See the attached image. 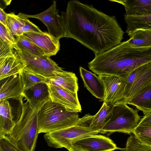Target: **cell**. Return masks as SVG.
<instances>
[{
    "instance_id": "obj_1",
    "label": "cell",
    "mask_w": 151,
    "mask_h": 151,
    "mask_svg": "<svg viewBox=\"0 0 151 151\" xmlns=\"http://www.w3.org/2000/svg\"><path fill=\"white\" fill-rule=\"evenodd\" d=\"M60 18L64 37L73 38L95 55L120 44L124 32L114 16L78 0L69 1Z\"/></svg>"
},
{
    "instance_id": "obj_2",
    "label": "cell",
    "mask_w": 151,
    "mask_h": 151,
    "mask_svg": "<svg viewBox=\"0 0 151 151\" xmlns=\"http://www.w3.org/2000/svg\"><path fill=\"white\" fill-rule=\"evenodd\" d=\"M150 62L151 46H132L127 40L96 55L88 66L96 75L116 76L125 81L134 70Z\"/></svg>"
},
{
    "instance_id": "obj_3",
    "label": "cell",
    "mask_w": 151,
    "mask_h": 151,
    "mask_svg": "<svg viewBox=\"0 0 151 151\" xmlns=\"http://www.w3.org/2000/svg\"><path fill=\"white\" fill-rule=\"evenodd\" d=\"M19 100L22 112L11 132L7 136L16 147L24 151H35L38 134V114L42 106L32 107L28 102Z\"/></svg>"
},
{
    "instance_id": "obj_4",
    "label": "cell",
    "mask_w": 151,
    "mask_h": 151,
    "mask_svg": "<svg viewBox=\"0 0 151 151\" xmlns=\"http://www.w3.org/2000/svg\"><path fill=\"white\" fill-rule=\"evenodd\" d=\"M78 112L69 111L50 100L38 114V133H47L71 126L80 119Z\"/></svg>"
},
{
    "instance_id": "obj_5",
    "label": "cell",
    "mask_w": 151,
    "mask_h": 151,
    "mask_svg": "<svg viewBox=\"0 0 151 151\" xmlns=\"http://www.w3.org/2000/svg\"><path fill=\"white\" fill-rule=\"evenodd\" d=\"M93 116L86 114L74 124L70 127L46 133L44 135L47 145L56 148L67 150L75 142L100 132L90 127Z\"/></svg>"
},
{
    "instance_id": "obj_6",
    "label": "cell",
    "mask_w": 151,
    "mask_h": 151,
    "mask_svg": "<svg viewBox=\"0 0 151 151\" xmlns=\"http://www.w3.org/2000/svg\"><path fill=\"white\" fill-rule=\"evenodd\" d=\"M140 119L137 109L130 107L121 100L113 104L112 117L100 133L107 136L116 132L130 134Z\"/></svg>"
},
{
    "instance_id": "obj_7",
    "label": "cell",
    "mask_w": 151,
    "mask_h": 151,
    "mask_svg": "<svg viewBox=\"0 0 151 151\" xmlns=\"http://www.w3.org/2000/svg\"><path fill=\"white\" fill-rule=\"evenodd\" d=\"M14 49L15 54L24 65V70L46 79L54 76L55 72L63 70L50 57L34 55L16 47Z\"/></svg>"
},
{
    "instance_id": "obj_8",
    "label": "cell",
    "mask_w": 151,
    "mask_h": 151,
    "mask_svg": "<svg viewBox=\"0 0 151 151\" xmlns=\"http://www.w3.org/2000/svg\"><path fill=\"white\" fill-rule=\"evenodd\" d=\"M125 82L124 98L122 100L124 102L151 83V62L134 70L128 76Z\"/></svg>"
},
{
    "instance_id": "obj_9",
    "label": "cell",
    "mask_w": 151,
    "mask_h": 151,
    "mask_svg": "<svg viewBox=\"0 0 151 151\" xmlns=\"http://www.w3.org/2000/svg\"><path fill=\"white\" fill-rule=\"evenodd\" d=\"M56 6V1H53L48 8L39 14L29 15L20 12L18 14L22 18L39 19L47 27L49 33L60 39L64 37L65 32L60 21L59 10Z\"/></svg>"
},
{
    "instance_id": "obj_10",
    "label": "cell",
    "mask_w": 151,
    "mask_h": 151,
    "mask_svg": "<svg viewBox=\"0 0 151 151\" xmlns=\"http://www.w3.org/2000/svg\"><path fill=\"white\" fill-rule=\"evenodd\" d=\"M104 83L105 94L104 102L114 104L124 98L125 81L119 77L111 75H99Z\"/></svg>"
},
{
    "instance_id": "obj_11",
    "label": "cell",
    "mask_w": 151,
    "mask_h": 151,
    "mask_svg": "<svg viewBox=\"0 0 151 151\" xmlns=\"http://www.w3.org/2000/svg\"><path fill=\"white\" fill-rule=\"evenodd\" d=\"M51 100L69 111L81 112L82 108L77 93H71L63 88L47 82Z\"/></svg>"
},
{
    "instance_id": "obj_12",
    "label": "cell",
    "mask_w": 151,
    "mask_h": 151,
    "mask_svg": "<svg viewBox=\"0 0 151 151\" xmlns=\"http://www.w3.org/2000/svg\"><path fill=\"white\" fill-rule=\"evenodd\" d=\"M72 146L86 151H113L122 149L118 147L109 137L98 134L79 140Z\"/></svg>"
},
{
    "instance_id": "obj_13",
    "label": "cell",
    "mask_w": 151,
    "mask_h": 151,
    "mask_svg": "<svg viewBox=\"0 0 151 151\" xmlns=\"http://www.w3.org/2000/svg\"><path fill=\"white\" fill-rule=\"evenodd\" d=\"M23 35L43 50L47 56L50 57L56 55L60 50V39L48 32H28Z\"/></svg>"
},
{
    "instance_id": "obj_14",
    "label": "cell",
    "mask_w": 151,
    "mask_h": 151,
    "mask_svg": "<svg viewBox=\"0 0 151 151\" xmlns=\"http://www.w3.org/2000/svg\"><path fill=\"white\" fill-rule=\"evenodd\" d=\"M24 87L21 73L0 81V101L10 99L24 98Z\"/></svg>"
},
{
    "instance_id": "obj_15",
    "label": "cell",
    "mask_w": 151,
    "mask_h": 151,
    "mask_svg": "<svg viewBox=\"0 0 151 151\" xmlns=\"http://www.w3.org/2000/svg\"><path fill=\"white\" fill-rule=\"evenodd\" d=\"M24 98L32 107L42 106L51 100L47 82L39 83L25 90L24 93Z\"/></svg>"
},
{
    "instance_id": "obj_16",
    "label": "cell",
    "mask_w": 151,
    "mask_h": 151,
    "mask_svg": "<svg viewBox=\"0 0 151 151\" xmlns=\"http://www.w3.org/2000/svg\"><path fill=\"white\" fill-rule=\"evenodd\" d=\"M80 76L84 85L91 94L96 98L103 101L104 97L105 88L102 81L96 75L80 66Z\"/></svg>"
},
{
    "instance_id": "obj_17",
    "label": "cell",
    "mask_w": 151,
    "mask_h": 151,
    "mask_svg": "<svg viewBox=\"0 0 151 151\" xmlns=\"http://www.w3.org/2000/svg\"><path fill=\"white\" fill-rule=\"evenodd\" d=\"M54 74V76L46 79L47 82L60 86L71 93H77L78 78L75 73L63 70L55 71Z\"/></svg>"
},
{
    "instance_id": "obj_18",
    "label": "cell",
    "mask_w": 151,
    "mask_h": 151,
    "mask_svg": "<svg viewBox=\"0 0 151 151\" xmlns=\"http://www.w3.org/2000/svg\"><path fill=\"white\" fill-rule=\"evenodd\" d=\"M122 5L127 16H142L151 15V0H110Z\"/></svg>"
},
{
    "instance_id": "obj_19",
    "label": "cell",
    "mask_w": 151,
    "mask_h": 151,
    "mask_svg": "<svg viewBox=\"0 0 151 151\" xmlns=\"http://www.w3.org/2000/svg\"><path fill=\"white\" fill-rule=\"evenodd\" d=\"M24 65L15 53L12 55L0 59V81L20 73Z\"/></svg>"
},
{
    "instance_id": "obj_20",
    "label": "cell",
    "mask_w": 151,
    "mask_h": 151,
    "mask_svg": "<svg viewBox=\"0 0 151 151\" xmlns=\"http://www.w3.org/2000/svg\"><path fill=\"white\" fill-rule=\"evenodd\" d=\"M124 102L134 106L144 115L151 112V83Z\"/></svg>"
},
{
    "instance_id": "obj_21",
    "label": "cell",
    "mask_w": 151,
    "mask_h": 151,
    "mask_svg": "<svg viewBox=\"0 0 151 151\" xmlns=\"http://www.w3.org/2000/svg\"><path fill=\"white\" fill-rule=\"evenodd\" d=\"M0 136H7L12 132L15 124L9 102L0 101Z\"/></svg>"
},
{
    "instance_id": "obj_22",
    "label": "cell",
    "mask_w": 151,
    "mask_h": 151,
    "mask_svg": "<svg viewBox=\"0 0 151 151\" xmlns=\"http://www.w3.org/2000/svg\"><path fill=\"white\" fill-rule=\"evenodd\" d=\"M113 105L104 102L99 111L93 116L90 127L100 132L112 117Z\"/></svg>"
},
{
    "instance_id": "obj_23",
    "label": "cell",
    "mask_w": 151,
    "mask_h": 151,
    "mask_svg": "<svg viewBox=\"0 0 151 151\" xmlns=\"http://www.w3.org/2000/svg\"><path fill=\"white\" fill-rule=\"evenodd\" d=\"M127 24L126 32L128 35L135 30L141 29H151V15L142 16L124 15Z\"/></svg>"
},
{
    "instance_id": "obj_24",
    "label": "cell",
    "mask_w": 151,
    "mask_h": 151,
    "mask_svg": "<svg viewBox=\"0 0 151 151\" xmlns=\"http://www.w3.org/2000/svg\"><path fill=\"white\" fill-rule=\"evenodd\" d=\"M128 42L132 46L145 47L151 46V29H137L128 35Z\"/></svg>"
},
{
    "instance_id": "obj_25",
    "label": "cell",
    "mask_w": 151,
    "mask_h": 151,
    "mask_svg": "<svg viewBox=\"0 0 151 151\" xmlns=\"http://www.w3.org/2000/svg\"><path fill=\"white\" fill-rule=\"evenodd\" d=\"M15 37L16 42L15 47L34 55H46L43 50L23 35L15 36Z\"/></svg>"
},
{
    "instance_id": "obj_26",
    "label": "cell",
    "mask_w": 151,
    "mask_h": 151,
    "mask_svg": "<svg viewBox=\"0 0 151 151\" xmlns=\"http://www.w3.org/2000/svg\"><path fill=\"white\" fill-rule=\"evenodd\" d=\"M6 23L8 27L15 36L23 35L21 28L24 25L23 18L14 12L7 14Z\"/></svg>"
},
{
    "instance_id": "obj_27",
    "label": "cell",
    "mask_w": 151,
    "mask_h": 151,
    "mask_svg": "<svg viewBox=\"0 0 151 151\" xmlns=\"http://www.w3.org/2000/svg\"><path fill=\"white\" fill-rule=\"evenodd\" d=\"M21 74L24 91L39 83L47 82V80L45 78L24 69L21 72Z\"/></svg>"
},
{
    "instance_id": "obj_28",
    "label": "cell",
    "mask_w": 151,
    "mask_h": 151,
    "mask_svg": "<svg viewBox=\"0 0 151 151\" xmlns=\"http://www.w3.org/2000/svg\"><path fill=\"white\" fill-rule=\"evenodd\" d=\"M132 133L141 143L151 147V126L138 125Z\"/></svg>"
},
{
    "instance_id": "obj_29",
    "label": "cell",
    "mask_w": 151,
    "mask_h": 151,
    "mask_svg": "<svg viewBox=\"0 0 151 151\" xmlns=\"http://www.w3.org/2000/svg\"><path fill=\"white\" fill-rule=\"evenodd\" d=\"M122 151H151V147L141 143L134 135H131L128 138Z\"/></svg>"
},
{
    "instance_id": "obj_30",
    "label": "cell",
    "mask_w": 151,
    "mask_h": 151,
    "mask_svg": "<svg viewBox=\"0 0 151 151\" xmlns=\"http://www.w3.org/2000/svg\"><path fill=\"white\" fill-rule=\"evenodd\" d=\"M0 39L14 48L16 45V39L9 29L0 23Z\"/></svg>"
},
{
    "instance_id": "obj_31",
    "label": "cell",
    "mask_w": 151,
    "mask_h": 151,
    "mask_svg": "<svg viewBox=\"0 0 151 151\" xmlns=\"http://www.w3.org/2000/svg\"><path fill=\"white\" fill-rule=\"evenodd\" d=\"M0 151H24L14 145L6 136H0Z\"/></svg>"
},
{
    "instance_id": "obj_32",
    "label": "cell",
    "mask_w": 151,
    "mask_h": 151,
    "mask_svg": "<svg viewBox=\"0 0 151 151\" xmlns=\"http://www.w3.org/2000/svg\"><path fill=\"white\" fill-rule=\"evenodd\" d=\"M14 54L13 47L0 39V59L11 56Z\"/></svg>"
},
{
    "instance_id": "obj_33",
    "label": "cell",
    "mask_w": 151,
    "mask_h": 151,
    "mask_svg": "<svg viewBox=\"0 0 151 151\" xmlns=\"http://www.w3.org/2000/svg\"><path fill=\"white\" fill-rule=\"evenodd\" d=\"M24 23L21 28V31L23 35L28 32L42 33L41 31L38 26L31 22L28 19L22 18Z\"/></svg>"
},
{
    "instance_id": "obj_34",
    "label": "cell",
    "mask_w": 151,
    "mask_h": 151,
    "mask_svg": "<svg viewBox=\"0 0 151 151\" xmlns=\"http://www.w3.org/2000/svg\"><path fill=\"white\" fill-rule=\"evenodd\" d=\"M139 125L143 126H151V112L144 115L140 119Z\"/></svg>"
},
{
    "instance_id": "obj_35",
    "label": "cell",
    "mask_w": 151,
    "mask_h": 151,
    "mask_svg": "<svg viewBox=\"0 0 151 151\" xmlns=\"http://www.w3.org/2000/svg\"><path fill=\"white\" fill-rule=\"evenodd\" d=\"M7 17V14L3 9L0 8V23L8 27L6 23Z\"/></svg>"
},
{
    "instance_id": "obj_36",
    "label": "cell",
    "mask_w": 151,
    "mask_h": 151,
    "mask_svg": "<svg viewBox=\"0 0 151 151\" xmlns=\"http://www.w3.org/2000/svg\"><path fill=\"white\" fill-rule=\"evenodd\" d=\"M12 0H1L0 1V8L4 10V9L9 5Z\"/></svg>"
},
{
    "instance_id": "obj_37",
    "label": "cell",
    "mask_w": 151,
    "mask_h": 151,
    "mask_svg": "<svg viewBox=\"0 0 151 151\" xmlns=\"http://www.w3.org/2000/svg\"><path fill=\"white\" fill-rule=\"evenodd\" d=\"M68 151H86L82 150L71 146L67 149Z\"/></svg>"
}]
</instances>
